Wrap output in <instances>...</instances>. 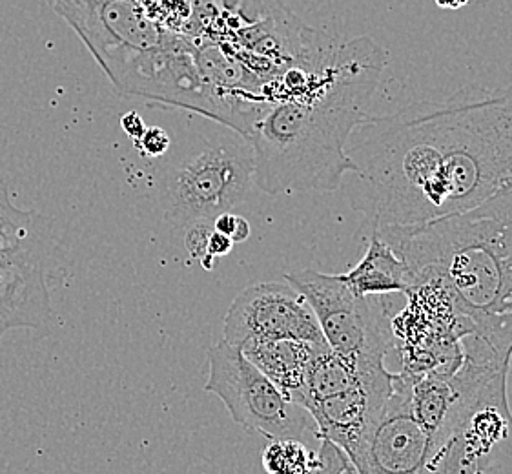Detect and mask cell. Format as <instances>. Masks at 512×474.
Masks as SVG:
<instances>
[{
  "label": "cell",
  "instance_id": "cell-19",
  "mask_svg": "<svg viewBox=\"0 0 512 474\" xmlns=\"http://www.w3.org/2000/svg\"><path fill=\"white\" fill-rule=\"evenodd\" d=\"M137 145L143 150L146 157L159 159V157L168 154V150H170V135L166 134L163 128L152 126V128L144 130V134L137 141Z\"/></svg>",
  "mask_w": 512,
  "mask_h": 474
},
{
  "label": "cell",
  "instance_id": "cell-11",
  "mask_svg": "<svg viewBox=\"0 0 512 474\" xmlns=\"http://www.w3.org/2000/svg\"><path fill=\"white\" fill-rule=\"evenodd\" d=\"M394 378L385 365L376 367L349 389L310 403L307 411L319 438L338 445L352 464H358L394 392Z\"/></svg>",
  "mask_w": 512,
  "mask_h": 474
},
{
  "label": "cell",
  "instance_id": "cell-12",
  "mask_svg": "<svg viewBox=\"0 0 512 474\" xmlns=\"http://www.w3.org/2000/svg\"><path fill=\"white\" fill-rule=\"evenodd\" d=\"M429 434L410 409L409 378L396 374L394 392L356 464L359 474H420Z\"/></svg>",
  "mask_w": 512,
  "mask_h": 474
},
{
  "label": "cell",
  "instance_id": "cell-21",
  "mask_svg": "<svg viewBox=\"0 0 512 474\" xmlns=\"http://www.w3.org/2000/svg\"><path fill=\"white\" fill-rule=\"evenodd\" d=\"M121 126H123L124 132L134 139L135 143L141 139V135L144 134V130L148 128L137 112H128V114H124L123 117H121Z\"/></svg>",
  "mask_w": 512,
  "mask_h": 474
},
{
  "label": "cell",
  "instance_id": "cell-22",
  "mask_svg": "<svg viewBox=\"0 0 512 474\" xmlns=\"http://www.w3.org/2000/svg\"><path fill=\"white\" fill-rule=\"evenodd\" d=\"M434 2L441 10H460L463 6H467L471 0H434Z\"/></svg>",
  "mask_w": 512,
  "mask_h": 474
},
{
  "label": "cell",
  "instance_id": "cell-2",
  "mask_svg": "<svg viewBox=\"0 0 512 474\" xmlns=\"http://www.w3.org/2000/svg\"><path fill=\"white\" fill-rule=\"evenodd\" d=\"M387 57L367 35H327L270 86L267 110L246 141L254 150V185L268 196L336 192L358 166L349 137L369 114Z\"/></svg>",
  "mask_w": 512,
  "mask_h": 474
},
{
  "label": "cell",
  "instance_id": "cell-3",
  "mask_svg": "<svg viewBox=\"0 0 512 474\" xmlns=\"http://www.w3.org/2000/svg\"><path fill=\"white\" fill-rule=\"evenodd\" d=\"M392 248L412 285L438 279L472 334L498 356H512V185L405 232Z\"/></svg>",
  "mask_w": 512,
  "mask_h": 474
},
{
  "label": "cell",
  "instance_id": "cell-1",
  "mask_svg": "<svg viewBox=\"0 0 512 474\" xmlns=\"http://www.w3.org/2000/svg\"><path fill=\"white\" fill-rule=\"evenodd\" d=\"M347 155L358 166L350 207L365 236L392 247L512 185V83L369 115L350 134Z\"/></svg>",
  "mask_w": 512,
  "mask_h": 474
},
{
  "label": "cell",
  "instance_id": "cell-4",
  "mask_svg": "<svg viewBox=\"0 0 512 474\" xmlns=\"http://www.w3.org/2000/svg\"><path fill=\"white\" fill-rule=\"evenodd\" d=\"M199 143L166 165L157 186L164 221L175 228L234 212L256 186L254 150L243 135L225 132Z\"/></svg>",
  "mask_w": 512,
  "mask_h": 474
},
{
  "label": "cell",
  "instance_id": "cell-18",
  "mask_svg": "<svg viewBox=\"0 0 512 474\" xmlns=\"http://www.w3.org/2000/svg\"><path fill=\"white\" fill-rule=\"evenodd\" d=\"M214 230L230 237L234 243H243L250 237V223L236 212H225L214 219Z\"/></svg>",
  "mask_w": 512,
  "mask_h": 474
},
{
  "label": "cell",
  "instance_id": "cell-7",
  "mask_svg": "<svg viewBox=\"0 0 512 474\" xmlns=\"http://www.w3.org/2000/svg\"><path fill=\"white\" fill-rule=\"evenodd\" d=\"M53 10L81 37L117 92H141L166 44L139 0H53Z\"/></svg>",
  "mask_w": 512,
  "mask_h": 474
},
{
  "label": "cell",
  "instance_id": "cell-20",
  "mask_svg": "<svg viewBox=\"0 0 512 474\" xmlns=\"http://www.w3.org/2000/svg\"><path fill=\"white\" fill-rule=\"evenodd\" d=\"M234 245H236V243H234L230 237L221 234V232H217V230H212L210 237H208L206 254H210V256H214V258L217 259L225 258V256H228V254L232 252Z\"/></svg>",
  "mask_w": 512,
  "mask_h": 474
},
{
  "label": "cell",
  "instance_id": "cell-10",
  "mask_svg": "<svg viewBox=\"0 0 512 474\" xmlns=\"http://www.w3.org/2000/svg\"><path fill=\"white\" fill-rule=\"evenodd\" d=\"M223 340H301L327 345L312 307L290 283H256L237 294L226 312Z\"/></svg>",
  "mask_w": 512,
  "mask_h": 474
},
{
  "label": "cell",
  "instance_id": "cell-9",
  "mask_svg": "<svg viewBox=\"0 0 512 474\" xmlns=\"http://www.w3.org/2000/svg\"><path fill=\"white\" fill-rule=\"evenodd\" d=\"M285 278L307 299L332 351L365 363H385L394 349L392 318L385 309H376L370 298L354 294L339 274L307 268Z\"/></svg>",
  "mask_w": 512,
  "mask_h": 474
},
{
  "label": "cell",
  "instance_id": "cell-17",
  "mask_svg": "<svg viewBox=\"0 0 512 474\" xmlns=\"http://www.w3.org/2000/svg\"><path fill=\"white\" fill-rule=\"evenodd\" d=\"M212 230H214V221H197L194 225L186 227V250L197 261L206 254V245H208V237Z\"/></svg>",
  "mask_w": 512,
  "mask_h": 474
},
{
  "label": "cell",
  "instance_id": "cell-14",
  "mask_svg": "<svg viewBox=\"0 0 512 474\" xmlns=\"http://www.w3.org/2000/svg\"><path fill=\"white\" fill-rule=\"evenodd\" d=\"M339 276L361 298L405 294L412 285L405 261L378 236H367L365 256L347 274Z\"/></svg>",
  "mask_w": 512,
  "mask_h": 474
},
{
  "label": "cell",
  "instance_id": "cell-15",
  "mask_svg": "<svg viewBox=\"0 0 512 474\" xmlns=\"http://www.w3.org/2000/svg\"><path fill=\"white\" fill-rule=\"evenodd\" d=\"M267 474H308L318 464V451H310L301 440H270L261 454Z\"/></svg>",
  "mask_w": 512,
  "mask_h": 474
},
{
  "label": "cell",
  "instance_id": "cell-13",
  "mask_svg": "<svg viewBox=\"0 0 512 474\" xmlns=\"http://www.w3.org/2000/svg\"><path fill=\"white\" fill-rule=\"evenodd\" d=\"M321 347L301 340H252L239 349L288 400L299 403L308 365Z\"/></svg>",
  "mask_w": 512,
  "mask_h": 474
},
{
  "label": "cell",
  "instance_id": "cell-16",
  "mask_svg": "<svg viewBox=\"0 0 512 474\" xmlns=\"http://www.w3.org/2000/svg\"><path fill=\"white\" fill-rule=\"evenodd\" d=\"M308 474H359L356 465L352 464L347 454L338 445L321 440L318 449V464Z\"/></svg>",
  "mask_w": 512,
  "mask_h": 474
},
{
  "label": "cell",
  "instance_id": "cell-6",
  "mask_svg": "<svg viewBox=\"0 0 512 474\" xmlns=\"http://www.w3.org/2000/svg\"><path fill=\"white\" fill-rule=\"evenodd\" d=\"M52 256L50 217L15 207L0 183V340L10 330L41 329L52 318Z\"/></svg>",
  "mask_w": 512,
  "mask_h": 474
},
{
  "label": "cell",
  "instance_id": "cell-5",
  "mask_svg": "<svg viewBox=\"0 0 512 474\" xmlns=\"http://www.w3.org/2000/svg\"><path fill=\"white\" fill-rule=\"evenodd\" d=\"M511 365L463 391L445 427L429 440L420 474H512Z\"/></svg>",
  "mask_w": 512,
  "mask_h": 474
},
{
  "label": "cell",
  "instance_id": "cell-8",
  "mask_svg": "<svg viewBox=\"0 0 512 474\" xmlns=\"http://www.w3.org/2000/svg\"><path fill=\"white\" fill-rule=\"evenodd\" d=\"M205 391L225 403L232 420L263 438L301 440L314 425L299 403L288 400L239 347L221 340L208 351ZM316 427V425H314Z\"/></svg>",
  "mask_w": 512,
  "mask_h": 474
}]
</instances>
